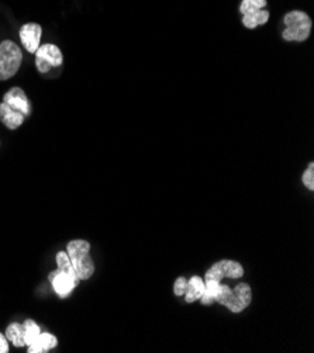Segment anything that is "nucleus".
<instances>
[{"label":"nucleus","instance_id":"1","mask_svg":"<svg viewBox=\"0 0 314 353\" xmlns=\"http://www.w3.org/2000/svg\"><path fill=\"white\" fill-rule=\"evenodd\" d=\"M90 243L84 239H74L66 245V254L79 280H88L95 272L93 261L89 255Z\"/></svg>","mask_w":314,"mask_h":353},{"label":"nucleus","instance_id":"2","mask_svg":"<svg viewBox=\"0 0 314 353\" xmlns=\"http://www.w3.org/2000/svg\"><path fill=\"white\" fill-rule=\"evenodd\" d=\"M284 24L286 26L282 32V39L289 43H303L308 39L311 31V19L302 10H293L285 14Z\"/></svg>","mask_w":314,"mask_h":353},{"label":"nucleus","instance_id":"3","mask_svg":"<svg viewBox=\"0 0 314 353\" xmlns=\"http://www.w3.org/2000/svg\"><path fill=\"white\" fill-rule=\"evenodd\" d=\"M23 62V54L20 47L13 41L5 40L0 44V81L13 78Z\"/></svg>","mask_w":314,"mask_h":353},{"label":"nucleus","instance_id":"4","mask_svg":"<svg viewBox=\"0 0 314 353\" xmlns=\"http://www.w3.org/2000/svg\"><path fill=\"white\" fill-rule=\"evenodd\" d=\"M63 57L61 50L54 44L40 46L36 51V66L41 74H47L51 68L62 65Z\"/></svg>","mask_w":314,"mask_h":353},{"label":"nucleus","instance_id":"5","mask_svg":"<svg viewBox=\"0 0 314 353\" xmlns=\"http://www.w3.org/2000/svg\"><path fill=\"white\" fill-rule=\"evenodd\" d=\"M244 274V269L238 262L234 261H220L215 263L210 269L206 272L204 280L222 281L224 277L228 279H239Z\"/></svg>","mask_w":314,"mask_h":353},{"label":"nucleus","instance_id":"6","mask_svg":"<svg viewBox=\"0 0 314 353\" xmlns=\"http://www.w3.org/2000/svg\"><path fill=\"white\" fill-rule=\"evenodd\" d=\"M251 300H253V293H251L250 285L238 283L235 289L230 292L223 305H226L231 312H241L251 304Z\"/></svg>","mask_w":314,"mask_h":353},{"label":"nucleus","instance_id":"7","mask_svg":"<svg viewBox=\"0 0 314 353\" xmlns=\"http://www.w3.org/2000/svg\"><path fill=\"white\" fill-rule=\"evenodd\" d=\"M43 28L40 24L27 23L20 28V40L30 54H36L40 47Z\"/></svg>","mask_w":314,"mask_h":353},{"label":"nucleus","instance_id":"8","mask_svg":"<svg viewBox=\"0 0 314 353\" xmlns=\"http://www.w3.org/2000/svg\"><path fill=\"white\" fill-rule=\"evenodd\" d=\"M50 281H51V285H52L55 293L61 299L68 297L69 294L72 293V290L78 285V280L77 279H74L72 276H69V274L61 272L59 269L50 274Z\"/></svg>","mask_w":314,"mask_h":353},{"label":"nucleus","instance_id":"9","mask_svg":"<svg viewBox=\"0 0 314 353\" xmlns=\"http://www.w3.org/2000/svg\"><path fill=\"white\" fill-rule=\"evenodd\" d=\"M3 101L8 103L10 108H13L14 110L23 113L24 116H28L31 113V105H30V101L24 93L23 89L20 88H13L10 89L5 97H3Z\"/></svg>","mask_w":314,"mask_h":353},{"label":"nucleus","instance_id":"10","mask_svg":"<svg viewBox=\"0 0 314 353\" xmlns=\"http://www.w3.org/2000/svg\"><path fill=\"white\" fill-rule=\"evenodd\" d=\"M24 114L14 110L8 103H0V121L9 130H17L24 123Z\"/></svg>","mask_w":314,"mask_h":353},{"label":"nucleus","instance_id":"11","mask_svg":"<svg viewBox=\"0 0 314 353\" xmlns=\"http://www.w3.org/2000/svg\"><path fill=\"white\" fill-rule=\"evenodd\" d=\"M58 343L57 338L51 334H40L36 341H34L30 346H28V353H44L48 352L50 349L55 347Z\"/></svg>","mask_w":314,"mask_h":353},{"label":"nucleus","instance_id":"12","mask_svg":"<svg viewBox=\"0 0 314 353\" xmlns=\"http://www.w3.org/2000/svg\"><path fill=\"white\" fill-rule=\"evenodd\" d=\"M204 290V281L199 276H193L188 283H186V290H185V300L186 303H195L200 300L202 294Z\"/></svg>","mask_w":314,"mask_h":353},{"label":"nucleus","instance_id":"13","mask_svg":"<svg viewBox=\"0 0 314 353\" xmlns=\"http://www.w3.org/2000/svg\"><path fill=\"white\" fill-rule=\"evenodd\" d=\"M268 20H269V12L264 10V9L242 14V24H244V27H247L250 30H254L258 26L266 24Z\"/></svg>","mask_w":314,"mask_h":353},{"label":"nucleus","instance_id":"14","mask_svg":"<svg viewBox=\"0 0 314 353\" xmlns=\"http://www.w3.org/2000/svg\"><path fill=\"white\" fill-rule=\"evenodd\" d=\"M219 286H220V281L204 280V290H203V294L200 297L203 305H210L212 303L216 301Z\"/></svg>","mask_w":314,"mask_h":353},{"label":"nucleus","instance_id":"15","mask_svg":"<svg viewBox=\"0 0 314 353\" xmlns=\"http://www.w3.org/2000/svg\"><path fill=\"white\" fill-rule=\"evenodd\" d=\"M6 339L10 341L14 346L23 347L26 345L24 342V327L21 324L13 323L6 330Z\"/></svg>","mask_w":314,"mask_h":353},{"label":"nucleus","instance_id":"16","mask_svg":"<svg viewBox=\"0 0 314 353\" xmlns=\"http://www.w3.org/2000/svg\"><path fill=\"white\" fill-rule=\"evenodd\" d=\"M57 263H58V269H59L61 272H63V273H66V274H69V276H72L74 279H77V280L79 281V279H78V276H77V273H75V269H74L71 261H69V256H68L66 252H58V255H57Z\"/></svg>","mask_w":314,"mask_h":353},{"label":"nucleus","instance_id":"17","mask_svg":"<svg viewBox=\"0 0 314 353\" xmlns=\"http://www.w3.org/2000/svg\"><path fill=\"white\" fill-rule=\"evenodd\" d=\"M23 327H24V342H26L27 346H30L34 341H36V338L41 334L40 327L32 320H27Z\"/></svg>","mask_w":314,"mask_h":353},{"label":"nucleus","instance_id":"18","mask_svg":"<svg viewBox=\"0 0 314 353\" xmlns=\"http://www.w3.org/2000/svg\"><path fill=\"white\" fill-rule=\"evenodd\" d=\"M266 6V0H242L239 5V12L242 14H246L248 12L254 10H261Z\"/></svg>","mask_w":314,"mask_h":353},{"label":"nucleus","instance_id":"19","mask_svg":"<svg viewBox=\"0 0 314 353\" xmlns=\"http://www.w3.org/2000/svg\"><path fill=\"white\" fill-rule=\"evenodd\" d=\"M303 183L308 190H314V163L310 162L307 170L303 173Z\"/></svg>","mask_w":314,"mask_h":353},{"label":"nucleus","instance_id":"20","mask_svg":"<svg viewBox=\"0 0 314 353\" xmlns=\"http://www.w3.org/2000/svg\"><path fill=\"white\" fill-rule=\"evenodd\" d=\"M186 283L188 280L185 277H178L175 285H173V292H175L177 296H184L185 294V290H186Z\"/></svg>","mask_w":314,"mask_h":353},{"label":"nucleus","instance_id":"21","mask_svg":"<svg viewBox=\"0 0 314 353\" xmlns=\"http://www.w3.org/2000/svg\"><path fill=\"white\" fill-rule=\"evenodd\" d=\"M9 352V343L6 336L0 334V353H8Z\"/></svg>","mask_w":314,"mask_h":353}]
</instances>
